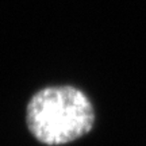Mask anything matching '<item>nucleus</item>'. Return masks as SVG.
Wrapping results in <instances>:
<instances>
[{
  "instance_id": "f257e3e1",
  "label": "nucleus",
  "mask_w": 146,
  "mask_h": 146,
  "mask_svg": "<svg viewBox=\"0 0 146 146\" xmlns=\"http://www.w3.org/2000/svg\"><path fill=\"white\" fill-rule=\"evenodd\" d=\"M29 130L41 143L65 145L88 134L95 125V110L83 91L70 85L38 91L27 106Z\"/></svg>"
}]
</instances>
